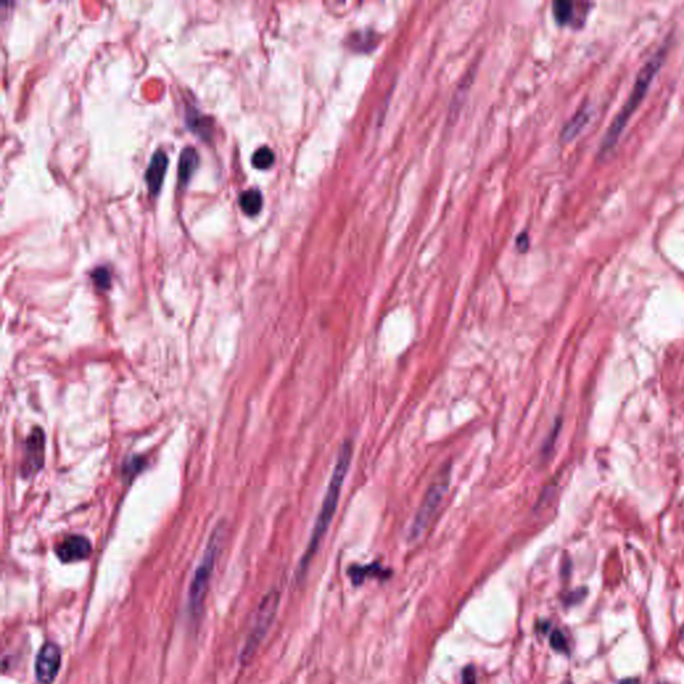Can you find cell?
<instances>
[{"mask_svg":"<svg viewBox=\"0 0 684 684\" xmlns=\"http://www.w3.org/2000/svg\"><path fill=\"white\" fill-rule=\"evenodd\" d=\"M351 455H353L351 442V441H345L341 445L340 451H338L337 461H335L333 474H332L331 481H329L328 491H326V494L324 497V501H322V506H321V509H319V513L317 516L316 524H315V528H313V532H312L310 540H309V544H308V548H306V551H305V553H303V556L301 559V562H299V578H302L305 575L309 564H310L313 556L316 555V552L318 551V547H319V544L322 542V539H324L328 528L331 526V523L333 522L334 515H335V510H337V506H338V501H340L341 491H342V485H344L345 477H347V474H348L349 467H351Z\"/></svg>","mask_w":684,"mask_h":684,"instance_id":"1","label":"cell"},{"mask_svg":"<svg viewBox=\"0 0 684 684\" xmlns=\"http://www.w3.org/2000/svg\"><path fill=\"white\" fill-rule=\"evenodd\" d=\"M665 58H666V50L662 49L649 59V62L643 66L640 72L637 74L628 99L624 102V105L620 108L617 115L615 117L614 121L610 124V127H608V130L603 138L601 146H600L601 154H608L614 149L615 144L617 143V140L620 138V135L623 134L630 118L633 115V112L637 110L642 101L644 99L656 74L663 66Z\"/></svg>","mask_w":684,"mask_h":684,"instance_id":"2","label":"cell"},{"mask_svg":"<svg viewBox=\"0 0 684 684\" xmlns=\"http://www.w3.org/2000/svg\"><path fill=\"white\" fill-rule=\"evenodd\" d=\"M221 540H222V529L217 528L212 532L209 544L206 547V551L203 553V558H202V560L199 562V565L194 574L193 581H192V585L189 590V612L193 617H197L198 615L202 612V607H203L206 592L209 588L214 565H215L217 558L219 555Z\"/></svg>","mask_w":684,"mask_h":684,"instance_id":"3","label":"cell"},{"mask_svg":"<svg viewBox=\"0 0 684 684\" xmlns=\"http://www.w3.org/2000/svg\"><path fill=\"white\" fill-rule=\"evenodd\" d=\"M448 485H449V471L441 474L439 478L431 485L426 494L424 496L422 506L416 513L413 524L410 526V535H409L410 540L420 539L422 535L426 532L429 526L432 524V522H433V519L440 509V506L444 500V496L448 491Z\"/></svg>","mask_w":684,"mask_h":684,"instance_id":"4","label":"cell"},{"mask_svg":"<svg viewBox=\"0 0 684 684\" xmlns=\"http://www.w3.org/2000/svg\"><path fill=\"white\" fill-rule=\"evenodd\" d=\"M278 604H280V594L276 590L270 591L266 597H263V600L257 610V616H256L253 628H251V632L247 637L245 647L242 649V655H241L242 665H247L251 660L254 652L260 647L266 632L270 628V626L276 617Z\"/></svg>","mask_w":684,"mask_h":684,"instance_id":"5","label":"cell"},{"mask_svg":"<svg viewBox=\"0 0 684 684\" xmlns=\"http://www.w3.org/2000/svg\"><path fill=\"white\" fill-rule=\"evenodd\" d=\"M62 652L55 643H46L36 658V679L40 684H51L60 668Z\"/></svg>","mask_w":684,"mask_h":684,"instance_id":"6","label":"cell"},{"mask_svg":"<svg viewBox=\"0 0 684 684\" xmlns=\"http://www.w3.org/2000/svg\"><path fill=\"white\" fill-rule=\"evenodd\" d=\"M44 462V433L35 428L26 441V456L23 461V474H34Z\"/></svg>","mask_w":684,"mask_h":684,"instance_id":"7","label":"cell"},{"mask_svg":"<svg viewBox=\"0 0 684 684\" xmlns=\"http://www.w3.org/2000/svg\"><path fill=\"white\" fill-rule=\"evenodd\" d=\"M91 544L85 536L72 535L56 547V555L63 562H79L87 559Z\"/></svg>","mask_w":684,"mask_h":684,"instance_id":"8","label":"cell"},{"mask_svg":"<svg viewBox=\"0 0 684 684\" xmlns=\"http://www.w3.org/2000/svg\"><path fill=\"white\" fill-rule=\"evenodd\" d=\"M167 165H169V158L163 150H158L151 156L144 178H146L149 190L153 195H157L160 190L163 178H165L166 170H167Z\"/></svg>","mask_w":684,"mask_h":684,"instance_id":"9","label":"cell"},{"mask_svg":"<svg viewBox=\"0 0 684 684\" xmlns=\"http://www.w3.org/2000/svg\"><path fill=\"white\" fill-rule=\"evenodd\" d=\"M198 163H199V157L194 147H186L181 153L179 163H178V176L181 183L186 185L190 181Z\"/></svg>","mask_w":684,"mask_h":684,"instance_id":"10","label":"cell"},{"mask_svg":"<svg viewBox=\"0 0 684 684\" xmlns=\"http://www.w3.org/2000/svg\"><path fill=\"white\" fill-rule=\"evenodd\" d=\"M590 117H591V108L588 106L581 107L579 111L574 115V118L565 124V127L562 130V140L569 141L574 137H576L580 131L584 128V126L590 121Z\"/></svg>","mask_w":684,"mask_h":684,"instance_id":"11","label":"cell"},{"mask_svg":"<svg viewBox=\"0 0 684 684\" xmlns=\"http://www.w3.org/2000/svg\"><path fill=\"white\" fill-rule=\"evenodd\" d=\"M378 35L374 31H354L348 37V46L356 51H370L376 47Z\"/></svg>","mask_w":684,"mask_h":684,"instance_id":"12","label":"cell"},{"mask_svg":"<svg viewBox=\"0 0 684 684\" xmlns=\"http://www.w3.org/2000/svg\"><path fill=\"white\" fill-rule=\"evenodd\" d=\"M240 206L247 215L258 214L262 208V194L257 189H247L240 195Z\"/></svg>","mask_w":684,"mask_h":684,"instance_id":"13","label":"cell"},{"mask_svg":"<svg viewBox=\"0 0 684 684\" xmlns=\"http://www.w3.org/2000/svg\"><path fill=\"white\" fill-rule=\"evenodd\" d=\"M553 15L560 24H568L575 17V4L571 1H555L553 3Z\"/></svg>","mask_w":684,"mask_h":684,"instance_id":"14","label":"cell"},{"mask_svg":"<svg viewBox=\"0 0 684 684\" xmlns=\"http://www.w3.org/2000/svg\"><path fill=\"white\" fill-rule=\"evenodd\" d=\"M274 153L270 147L267 146H261L260 149H257L251 157V163L254 167L260 169V170H266L269 169L273 163H274Z\"/></svg>","mask_w":684,"mask_h":684,"instance_id":"15","label":"cell"},{"mask_svg":"<svg viewBox=\"0 0 684 684\" xmlns=\"http://www.w3.org/2000/svg\"><path fill=\"white\" fill-rule=\"evenodd\" d=\"M187 122L190 124L192 130L198 133L201 137H206L208 133H210V126H208L206 122H210V119H203V117L193 110V115H187Z\"/></svg>","mask_w":684,"mask_h":684,"instance_id":"16","label":"cell"},{"mask_svg":"<svg viewBox=\"0 0 684 684\" xmlns=\"http://www.w3.org/2000/svg\"><path fill=\"white\" fill-rule=\"evenodd\" d=\"M381 567H378L377 564H373V565H367V567H356V568H351L349 571L351 574V579L354 580V583H361L362 580L365 579L368 575H381Z\"/></svg>","mask_w":684,"mask_h":684,"instance_id":"17","label":"cell"},{"mask_svg":"<svg viewBox=\"0 0 684 684\" xmlns=\"http://www.w3.org/2000/svg\"><path fill=\"white\" fill-rule=\"evenodd\" d=\"M92 280L95 282V285L106 289L110 285V273L105 267H98L92 272Z\"/></svg>","mask_w":684,"mask_h":684,"instance_id":"18","label":"cell"},{"mask_svg":"<svg viewBox=\"0 0 684 684\" xmlns=\"http://www.w3.org/2000/svg\"><path fill=\"white\" fill-rule=\"evenodd\" d=\"M551 646L556 651H560V652H565L567 651V642H565V637L560 631H555L552 633L551 636Z\"/></svg>","mask_w":684,"mask_h":684,"instance_id":"19","label":"cell"},{"mask_svg":"<svg viewBox=\"0 0 684 684\" xmlns=\"http://www.w3.org/2000/svg\"><path fill=\"white\" fill-rule=\"evenodd\" d=\"M476 683H477V678H476V671H474V667H467L462 672V684Z\"/></svg>","mask_w":684,"mask_h":684,"instance_id":"20","label":"cell"},{"mask_svg":"<svg viewBox=\"0 0 684 684\" xmlns=\"http://www.w3.org/2000/svg\"><path fill=\"white\" fill-rule=\"evenodd\" d=\"M526 246H528V237H526V234H522V235L517 238V247L524 250V249H526Z\"/></svg>","mask_w":684,"mask_h":684,"instance_id":"21","label":"cell"},{"mask_svg":"<svg viewBox=\"0 0 684 684\" xmlns=\"http://www.w3.org/2000/svg\"><path fill=\"white\" fill-rule=\"evenodd\" d=\"M619 684H639V682H637L636 679H632V678H630V679H624V681H622V682Z\"/></svg>","mask_w":684,"mask_h":684,"instance_id":"22","label":"cell"}]
</instances>
